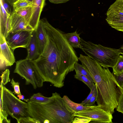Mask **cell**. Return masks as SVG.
<instances>
[{
  "mask_svg": "<svg viewBox=\"0 0 123 123\" xmlns=\"http://www.w3.org/2000/svg\"><path fill=\"white\" fill-rule=\"evenodd\" d=\"M115 76L118 84L123 88V73L118 76L115 75Z\"/></svg>",
  "mask_w": 123,
  "mask_h": 123,
  "instance_id": "cell-33",
  "label": "cell"
},
{
  "mask_svg": "<svg viewBox=\"0 0 123 123\" xmlns=\"http://www.w3.org/2000/svg\"><path fill=\"white\" fill-rule=\"evenodd\" d=\"M112 68L113 73L115 75L118 76L123 73V55H120Z\"/></svg>",
  "mask_w": 123,
  "mask_h": 123,
  "instance_id": "cell-21",
  "label": "cell"
},
{
  "mask_svg": "<svg viewBox=\"0 0 123 123\" xmlns=\"http://www.w3.org/2000/svg\"><path fill=\"white\" fill-rule=\"evenodd\" d=\"M32 3L27 1L18 0L14 3L13 6V10L16 11L19 9L32 6Z\"/></svg>",
  "mask_w": 123,
  "mask_h": 123,
  "instance_id": "cell-23",
  "label": "cell"
},
{
  "mask_svg": "<svg viewBox=\"0 0 123 123\" xmlns=\"http://www.w3.org/2000/svg\"><path fill=\"white\" fill-rule=\"evenodd\" d=\"M6 0H0V3H1L3 7L7 12L10 15L12 11L11 8L7 3L8 2H6Z\"/></svg>",
  "mask_w": 123,
  "mask_h": 123,
  "instance_id": "cell-30",
  "label": "cell"
},
{
  "mask_svg": "<svg viewBox=\"0 0 123 123\" xmlns=\"http://www.w3.org/2000/svg\"><path fill=\"white\" fill-rule=\"evenodd\" d=\"M80 49L91 58L103 68H112L120 54L118 49L96 44L80 39Z\"/></svg>",
  "mask_w": 123,
  "mask_h": 123,
  "instance_id": "cell-4",
  "label": "cell"
},
{
  "mask_svg": "<svg viewBox=\"0 0 123 123\" xmlns=\"http://www.w3.org/2000/svg\"><path fill=\"white\" fill-rule=\"evenodd\" d=\"M36 30L40 55L43 52L47 41L46 35L41 19L39 21Z\"/></svg>",
  "mask_w": 123,
  "mask_h": 123,
  "instance_id": "cell-14",
  "label": "cell"
},
{
  "mask_svg": "<svg viewBox=\"0 0 123 123\" xmlns=\"http://www.w3.org/2000/svg\"><path fill=\"white\" fill-rule=\"evenodd\" d=\"M28 55L26 59L32 61L37 59L39 55L36 30H33L31 38L26 48Z\"/></svg>",
  "mask_w": 123,
  "mask_h": 123,
  "instance_id": "cell-13",
  "label": "cell"
},
{
  "mask_svg": "<svg viewBox=\"0 0 123 123\" xmlns=\"http://www.w3.org/2000/svg\"><path fill=\"white\" fill-rule=\"evenodd\" d=\"M75 117H81L90 118V122L99 123H112V114L103 109L100 106L93 105L82 111L73 113Z\"/></svg>",
  "mask_w": 123,
  "mask_h": 123,
  "instance_id": "cell-7",
  "label": "cell"
},
{
  "mask_svg": "<svg viewBox=\"0 0 123 123\" xmlns=\"http://www.w3.org/2000/svg\"><path fill=\"white\" fill-rule=\"evenodd\" d=\"M78 59L90 74L96 85L98 105L113 114L123 94V88L119 85L115 75L108 68H103L88 56L80 54Z\"/></svg>",
  "mask_w": 123,
  "mask_h": 123,
  "instance_id": "cell-2",
  "label": "cell"
},
{
  "mask_svg": "<svg viewBox=\"0 0 123 123\" xmlns=\"http://www.w3.org/2000/svg\"><path fill=\"white\" fill-rule=\"evenodd\" d=\"M33 30H22L10 32L5 38L6 42L13 51L18 48H26Z\"/></svg>",
  "mask_w": 123,
  "mask_h": 123,
  "instance_id": "cell-9",
  "label": "cell"
},
{
  "mask_svg": "<svg viewBox=\"0 0 123 123\" xmlns=\"http://www.w3.org/2000/svg\"><path fill=\"white\" fill-rule=\"evenodd\" d=\"M21 0L24 1H27L28 2H32H32L33 1V0Z\"/></svg>",
  "mask_w": 123,
  "mask_h": 123,
  "instance_id": "cell-38",
  "label": "cell"
},
{
  "mask_svg": "<svg viewBox=\"0 0 123 123\" xmlns=\"http://www.w3.org/2000/svg\"><path fill=\"white\" fill-rule=\"evenodd\" d=\"M0 123H10V120L8 119L7 117L8 114L4 109L2 106L1 97L0 96Z\"/></svg>",
  "mask_w": 123,
  "mask_h": 123,
  "instance_id": "cell-24",
  "label": "cell"
},
{
  "mask_svg": "<svg viewBox=\"0 0 123 123\" xmlns=\"http://www.w3.org/2000/svg\"><path fill=\"white\" fill-rule=\"evenodd\" d=\"M10 83L14 89V91L13 92L14 94L17 95H21L20 91L19 83L15 82L13 78L12 79Z\"/></svg>",
  "mask_w": 123,
  "mask_h": 123,
  "instance_id": "cell-26",
  "label": "cell"
},
{
  "mask_svg": "<svg viewBox=\"0 0 123 123\" xmlns=\"http://www.w3.org/2000/svg\"><path fill=\"white\" fill-rule=\"evenodd\" d=\"M0 10V33L4 36L7 18L10 15L6 11L1 3Z\"/></svg>",
  "mask_w": 123,
  "mask_h": 123,
  "instance_id": "cell-17",
  "label": "cell"
},
{
  "mask_svg": "<svg viewBox=\"0 0 123 123\" xmlns=\"http://www.w3.org/2000/svg\"><path fill=\"white\" fill-rule=\"evenodd\" d=\"M45 1V0H33L32 14L29 24L34 30H36L37 28Z\"/></svg>",
  "mask_w": 123,
  "mask_h": 123,
  "instance_id": "cell-11",
  "label": "cell"
},
{
  "mask_svg": "<svg viewBox=\"0 0 123 123\" xmlns=\"http://www.w3.org/2000/svg\"><path fill=\"white\" fill-rule=\"evenodd\" d=\"M0 96L4 109L18 123L21 118L30 116L27 103L21 100L16 97L11 90L0 83Z\"/></svg>",
  "mask_w": 123,
  "mask_h": 123,
  "instance_id": "cell-5",
  "label": "cell"
},
{
  "mask_svg": "<svg viewBox=\"0 0 123 123\" xmlns=\"http://www.w3.org/2000/svg\"><path fill=\"white\" fill-rule=\"evenodd\" d=\"M51 3L55 4L62 3L66 2L70 0H48Z\"/></svg>",
  "mask_w": 123,
  "mask_h": 123,
  "instance_id": "cell-34",
  "label": "cell"
},
{
  "mask_svg": "<svg viewBox=\"0 0 123 123\" xmlns=\"http://www.w3.org/2000/svg\"><path fill=\"white\" fill-rule=\"evenodd\" d=\"M17 97L20 100H24L27 103L29 100V99H25V97L24 95H17Z\"/></svg>",
  "mask_w": 123,
  "mask_h": 123,
  "instance_id": "cell-35",
  "label": "cell"
},
{
  "mask_svg": "<svg viewBox=\"0 0 123 123\" xmlns=\"http://www.w3.org/2000/svg\"><path fill=\"white\" fill-rule=\"evenodd\" d=\"M118 49L120 54H121L123 55V44L121 46V47Z\"/></svg>",
  "mask_w": 123,
  "mask_h": 123,
  "instance_id": "cell-37",
  "label": "cell"
},
{
  "mask_svg": "<svg viewBox=\"0 0 123 123\" xmlns=\"http://www.w3.org/2000/svg\"><path fill=\"white\" fill-rule=\"evenodd\" d=\"M54 98V96L52 95L50 97H45L41 93L38 92L33 94L29 99L28 102L45 103L52 101Z\"/></svg>",
  "mask_w": 123,
  "mask_h": 123,
  "instance_id": "cell-18",
  "label": "cell"
},
{
  "mask_svg": "<svg viewBox=\"0 0 123 123\" xmlns=\"http://www.w3.org/2000/svg\"><path fill=\"white\" fill-rule=\"evenodd\" d=\"M74 77L75 79L83 82L90 90L92 89L94 84L86 77L78 73H76Z\"/></svg>",
  "mask_w": 123,
  "mask_h": 123,
  "instance_id": "cell-22",
  "label": "cell"
},
{
  "mask_svg": "<svg viewBox=\"0 0 123 123\" xmlns=\"http://www.w3.org/2000/svg\"><path fill=\"white\" fill-rule=\"evenodd\" d=\"M41 20L47 42L42 53L36 59L31 61L44 82L61 88L64 86L67 75L74 70L78 57L64 34L52 26L46 18Z\"/></svg>",
  "mask_w": 123,
  "mask_h": 123,
  "instance_id": "cell-1",
  "label": "cell"
},
{
  "mask_svg": "<svg viewBox=\"0 0 123 123\" xmlns=\"http://www.w3.org/2000/svg\"><path fill=\"white\" fill-rule=\"evenodd\" d=\"M14 11L18 15L23 17L29 24L32 14V6Z\"/></svg>",
  "mask_w": 123,
  "mask_h": 123,
  "instance_id": "cell-19",
  "label": "cell"
},
{
  "mask_svg": "<svg viewBox=\"0 0 123 123\" xmlns=\"http://www.w3.org/2000/svg\"><path fill=\"white\" fill-rule=\"evenodd\" d=\"M10 18L11 25L10 32L22 30H33L26 21L14 11H12L10 15Z\"/></svg>",
  "mask_w": 123,
  "mask_h": 123,
  "instance_id": "cell-12",
  "label": "cell"
},
{
  "mask_svg": "<svg viewBox=\"0 0 123 123\" xmlns=\"http://www.w3.org/2000/svg\"><path fill=\"white\" fill-rule=\"evenodd\" d=\"M0 58L1 61L6 66H11L15 62L13 51L7 43L4 36L0 33Z\"/></svg>",
  "mask_w": 123,
  "mask_h": 123,
  "instance_id": "cell-10",
  "label": "cell"
},
{
  "mask_svg": "<svg viewBox=\"0 0 123 123\" xmlns=\"http://www.w3.org/2000/svg\"><path fill=\"white\" fill-rule=\"evenodd\" d=\"M64 34L67 41L72 47L80 48L81 38L80 34L78 33L76 31Z\"/></svg>",
  "mask_w": 123,
  "mask_h": 123,
  "instance_id": "cell-16",
  "label": "cell"
},
{
  "mask_svg": "<svg viewBox=\"0 0 123 123\" xmlns=\"http://www.w3.org/2000/svg\"><path fill=\"white\" fill-rule=\"evenodd\" d=\"M74 68L76 73H78L86 76L92 82L94 83L93 79L91 74L82 64H80L77 62L74 65Z\"/></svg>",
  "mask_w": 123,
  "mask_h": 123,
  "instance_id": "cell-20",
  "label": "cell"
},
{
  "mask_svg": "<svg viewBox=\"0 0 123 123\" xmlns=\"http://www.w3.org/2000/svg\"><path fill=\"white\" fill-rule=\"evenodd\" d=\"M17 0H16V1H17Z\"/></svg>",
  "mask_w": 123,
  "mask_h": 123,
  "instance_id": "cell-39",
  "label": "cell"
},
{
  "mask_svg": "<svg viewBox=\"0 0 123 123\" xmlns=\"http://www.w3.org/2000/svg\"><path fill=\"white\" fill-rule=\"evenodd\" d=\"M11 6L13 7L14 3L16 1V0H6Z\"/></svg>",
  "mask_w": 123,
  "mask_h": 123,
  "instance_id": "cell-36",
  "label": "cell"
},
{
  "mask_svg": "<svg viewBox=\"0 0 123 123\" xmlns=\"http://www.w3.org/2000/svg\"><path fill=\"white\" fill-rule=\"evenodd\" d=\"M96 89L97 87L96 85L94 84L92 87V89L90 90L91 91L89 95L85 99L82 101L81 103L84 105L87 104L93 96Z\"/></svg>",
  "mask_w": 123,
  "mask_h": 123,
  "instance_id": "cell-29",
  "label": "cell"
},
{
  "mask_svg": "<svg viewBox=\"0 0 123 123\" xmlns=\"http://www.w3.org/2000/svg\"><path fill=\"white\" fill-rule=\"evenodd\" d=\"M40 123L38 120L30 116L21 118L18 123Z\"/></svg>",
  "mask_w": 123,
  "mask_h": 123,
  "instance_id": "cell-28",
  "label": "cell"
},
{
  "mask_svg": "<svg viewBox=\"0 0 123 123\" xmlns=\"http://www.w3.org/2000/svg\"><path fill=\"white\" fill-rule=\"evenodd\" d=\"M62 98L67 109L70 112L73 113L75 112L86 110L91 106H85L81 103H75L72 101L66 95H64Z\"/></svg>",
  "mask_w": 123,
  "mask_h": 123,
  "instance_id": "cell-15",
  "label": "cell"
},
{
  "mask_svg": "<svg viewBox=\"0 0 123 123\" xmlns=\"http://www.w3.org/2000/svg\"><path fill=\"white\" fill-rule=\"evenodd\" d=\"M10 71L8 69L5 70L2 73L1 76V80L0 83L5 85L10 81L9 78Z\"/></svg>",
  "mask_w": 123,
  "mask_h": 123,
  "instance_id": "cell-25",
  "label": "cell"
},
{
  "mask_svg": "<svg viewBox=\"0 0 123 123\" xmlns=\"http://www.w3.org/2000/svg\"><path fill=\"white\" fill-rule=\"evenodd\" d=\"M14 73L17 74L25 79L26 85L31 84L35 89L43 86L44 81L43 78L33 63L26 59L16 62Z\"/></svg>",
  "mask_w": 123,
  "mask_h": 123,
  "instance_id": "cell-6",
  "label": "cell"
},
{
  "mask_svg": "<svg viewBox=\"0 0 123 123\" xmlns=\"http://www.w3.org/2000/svg\"><path fill=\"white\" fill-rule=\"evenodd\" d=\"M106 20L111 27L123 32V0H116L108 8Z\"/></svg>",
  "mask_w": 123,
  "mask_h": 123,
  "instance_id": "cell-8",
  "label": "cell"
},
{
  "mask_svg": "<svg viewBox=\"0 0 123 123\" xmlns=\"http://www.w3.org/2000/svg\"><path fill=\"white\" fill-rule=\"evenodd\" d=\"M91 121L90 118L83 117H77L74 118L72 123H88Z\"/></svg>",
  "mask_w": 123,
  "mask_h": 123,
  "instance_id": "cell-27",
  "label": "cell"
},
{
  "mask_svg": "<svg viewBox=\"0 0 123 123\" xmlns=\"http://www.w3.org/2000/svg\"><path fill=\"white\" fill-rule=\"evenodd\" d=\"M52 95L53 100L48 103L28 102L30 116L40 123H72L75 117L67 109L62 98L56 92Z\"/></svg>",
  "mask_w": 123,
  "mask_h": 123,
  "instance_id": "cell-3",
  "label": "cell"
},
{
  "mask_svg": "<svg viewBox=\"0 0 123 123\" xmlns=\"http://www.w3.org/2000/svg\"><path fill=\"white\" fill-rule=\"evenodd\" d=\"M116 110L123 114V94L121 96L118 102Z\"/></svg>",
  "mask_w": 123,
  "mask_h": 123,
  "instance_id": "cell-32",
  "label": "cell"
},
{
  "mask_svg": "<svg viewBox=\"0 0 123 123\" xmlns=\"http://www.w3.org/2000/svg\"><path fill=\"white\" fill-rule=\"evenodd\" d=\"M97 96V88L96 91L92 97L90 99L88 102L84 105L87 106H92L93 105L95 101H96Z\"/></svg>",
  "mask_w": 123,
  "mask_h": 123,
  "instance_id": "cell-31",
  "label": "cell"
}]
</instances>
